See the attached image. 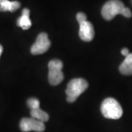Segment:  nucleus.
<instances>
[{
  "label": "nucleus",
  "instance_id": "nucleus-14",
  "mask_svg": "<svg viewBox=\"0 0 132 132\" xmlns=\"http://www.w3.org/2000/svg\"><path fill=\"white\" fill-rule=\"evenodd\" d=\"M2 51H3V48H2V46L0 45V57H1V55H2Z\"/></svg>",
  "mask_w": 132,
  "mask_h": 132
},
{
  "label": "nucleus",
  "instance_id": "nucleus-2",
  "mask_svg": "<svg viewBox=\"0 0 132 132\" xmlns=\"http://www.w3.org/2000/svg\"><path fill=\"white\" fill-rule=\"evenodd\" d=\"M101 111L104 117L108 119L118 120L123 115V109L120 104L113 98L104 100L101 106Z\"/></svg>",
  "mask_w": 132,
  "mask_h": 132
},
{
  "label": "nucleus",
  "instance_id": "nucleus-12",
  "mask_svg": "<svg viewBox=\"0 0 132 132\" xmlns=\"http://www.w3.org/2000/svg\"><path fill=\"white\" fill-rule=\"evenodd\" d=\"M27 105L30 109L40 108V101L35 98H31L27 101Z\"/></svg>",
  "mask_w": 132,
  "mask_h": 132
},
{
  "label": "nucleus",
  "instance_id": "nucleus-11",
  "mask_svg": "<svg viewBox=\"0 0 132 132\" xmlns=\"http://www.w3.org/2000/svg\"><path fill=\"white\" fill-rule=\"evenodd\" d=\"M30 114L31 117L35 119H37L40 121L42 122H46L49 119V116L46 112L43 111L42 109H40V108L35 109H31L30 111Z\"/></svg>",
  "mask_w": 132,
  "mask_h": 132
},
{
  "label": "nucleus",
  "instance_id": "nucleus-8",
  "mask_svg": "<svg viewBox=\"0 0 132 132\" xmlns=\"http://www.w3.org/2000/svg\"><path fill=\"white\" fill-rule=\"evenodd\" d=\"M29 10L28 8H24L22 10V14L17 20V25L21 27L24 30H27L31 27L32 22L29 19Z\"/></svg>",
  "mask_w": 132,
  "mask_h": 132
},
{
  "label": "nucleus",
  "instance_id": "nucleus-13",
  "mask_svg": "<svg viewBox=\"0 0 132 132\" xmlns=\"http://www.w3.org/2000/svg\"><path fill=\"white\" fill-rule=\"evenodd\" d=\"M121 54H122V55L125 56V57H126V56H128L130 53H129V51H128V48H123V49L121 50Z\"/></svg>",
  "mask_w": 132,
  "mask_h": 132
},
{
  "label": "nucleus",
  "instance_id": "nucleus-6",
  "mask_svg": "<svg viewBox=\"0 0 132 132\" xmlns=\"http://www.w3.org/2000/svg\"><path fill=\"white\" fill-rule=\"evenodd\" d=\"M19 126L21 130L23 132H29L31 131L43 132L45 130V125L43 122L33 118H22Z\"/></svg>",
  "mask_w": 132,
  "mask_h": 132
},
{
  "label": "nucleus",
  "instance_id": "nucleus-7",
  "mask_svg": "<svg viewBox=\"0 0 132 132\" xmlns=\"http://www.w3.org/2000/svg\"><path fill=\"white\" fill-rule=\"evenodd\" d=\"M79 37L80 38L86 42L91 41L95 35L94 28L93 24L90 21L86 20H83L79 22Z\"/></svg>",
  "mask_w": 132,
  "mask_h": 132
},
{
  "label": "nucleus",
  "instance_id": "nucleus-3",
  "mask_svg": "<svg viewBox=\"0 0 132 132\" xmlns=\"http://www.w3.org/2000/svg\"><path fill=\"white\" fill-rule=\"evenodd\" d=\"M88 87L87 81L84 79H73L69 81L67 86L65 93L67 101L69 103H73L78 97L85 92Z\"/></svg>",
  "mask_w": 132,
  "mask_h": 132
},
{
  "label": "nucleus",
  "instance_id": "nucleus-5",
  "mask_svg": "<svg viewBox=\"0 0 132 132\" xmlns=\"http://www.w3.org/2000/svg\"><path fill=\"white\" fill-rule=\"evenodd\" d=\"M51 46V42L48 39V35L45 32H41L38 35L35 43L31 47V53L34 55L41 54L48 50Z\"/></svg>",
  "mask_w": 132,
  "mask_h": 132
},
{
  "label": "nucleus",
  "instance_id": "nucleus-4",
  "mask_svg": "<svg viewBox=\"0 0 132 132\" xmlns=\"http://www.w3.org/2000/svg\"><path fill=\"white\" fill-rule=\"evenodd\" d=\"M63 64L60 60H52L48 62V76L49 83L53 86L58 85L64 79V74L62 71Z\"/></svg>",
  "mask_w": 132,
  "mask_h": 132
},
{
  "label": "nucleus",
  "instance_id": "nucleus-9",
  "mask_svg": "<svg viewBox=\"0 0 132 132\" xmlns=\"http://www.w3.org/2000/svg\"><path fill=\"white\" fill-rule=\"evenodd\" d=\"M21 7V4L18 1L10 2L9 0H0V11L2 12H15Z\"/></svg>",
  "mask_w": 132,
  "mask_h": 132
},
{
  "label": "nucleus",
  "instance_id": "nucleus-10",
  "mask_svg": "<svg viewBox=\"0 0 132 132\" xmlns=\"http://www.w3.org/2000/svg\"><path fill=\"white\" fill-rule=\"evenodd\" d=\"M119 71L123 75H132V53L126 57L119 67Z\"/></svg>",
  "mask_w": 132,
  "mask_h": 132
},
{
  "label": "nucleus",
  "instance_id": "nucleus-1",
  "mask_svg": "<svg viewBox=\"0 0 132 132\" xmlns=\"http://www.w3.org/2000/svg\"><path fill=\"white\" fill-rule=\"evenodd\" d=\"M118 14L123 15L126 18H131V10L124 6L120 0H109L105 3L101 10V15L105 20L110 21Z\"/></svg>",
  "mask_w": 132,
  "mask_h": 132
}]
</instances>
